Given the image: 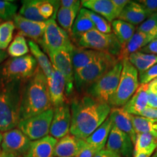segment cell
Segmentation results:
<instances>
[{"label": "cell", "instance_id": "cell-18", "mask_svg": "<svg viewBox=\"0 0 157 157\" xmlns=\"http://www.w3.org/2000/svg\"><path fill=\"white\" fill-rule=\"evenodd\" d=\"M85 143V140L78 139L68 134L57 143L54 157H76Z\"/></svg>", "mask_w": 157, "mask_h": 157}, {"label": "cell", "instance_id": "cell-49", "mask_svg": "<svg viewBox=\"0 0 157 157\" xmlns=\"http://www.w3.org/2000/svg\"><path fill=\"white\" fill-rule=\"evenodd\" d=\"M154 151H144V152H140L138 154L134 155V157H151V156L154 154Z\"/></svg>", "mask_w": 157, "mask_h": 157}, {"label": "cell", "instance_id": "cell-28", "mask_svg": "<svg viewBox=\"0 0 157 157\" xmlns=\"http://www.w3.org/2000/svg\"><path fill=\"white\" fill-rule=\"evenodd\" d=\"M29 46L31 54L36 59L41 70L42 71L43 73L46 76L47 78H49L52 76V71H53V67L51 64L50 59H49L48 56H46L44 51L41 50L39 45L37 44V43L34 42V41L29 40Z\"/></svg>", "mask_w": 157, "mask_h": 157}, {"label": "cell", "instance_id": "cell-33", "mask_svg": "<svg viewBox=\"0 0 157 157\" xmlns=\"http://www.w3.org/2000/svg\"><path fill=\"white\" fill-rule=\"evenodd\" d=\"M40 3L41 0L22 1V6L19 10V15L31 21H46L39 14V7Z\"/></svg>", "mask_w": 157, "mask_h": 157}, {"label": "cell", "instance_id": "cell-20", "mask_svg": "<svg viewBox=\"0 0 157 157\" xmlns=\"http://www.w3.org/2000/svg\"><path fill=\"white\" fill-rule=\"evenodd\" d=\"M81 3L84 8L101 15L109 23L118 19L119 16L111 0H84Z\"/></svg>", "mask_w": 157, "mask_h": 157}, {"label": "cell", "instance_id": "cell-27", "mask_svg": "<svg viewBox=\"0 0 157 157\" xmlns=\"http://www.w3.org/2000/svg\"><path fill=\"white\" fill-rule=\"evenodd\" d=\"M127 59L129 63L136 68L138 75L157 64V56L143 53L140 51L130 55Z\"/></svg>", "mask_w": 157, "mask_h": 157}, {"label": "cell", "instance_id": "cell-6", "mask_svg": "<svg viewBox=\"0 0 157 157\" xmlns=\"http://www.w3.org/2000/svg\"><path fill=\"white\" fill-rule=\"evenodd\" d=\"M74 44L78 48L108 52L117 58L121 51V45L113 33L103 34L96 29L78 36L74 41Z\"/></svg>", "mask_w": 157, "mask_h": 157}, {"label": "cell", "instance_id": "cell-5", "mask_svg": "<svg viewBox=\"0 0 157 157\" xmlns=\"http://www.w3.org/2000/svg\"><path fill=\"white\" fill-rule=\"evenodd\" d=\"M139 82L138 73L128 59L122 60V70L115 95L110 103L111 108L123 107L137 90Z\"/></svg>", "mask_w": 157, "mask_h": 157}, {"label": "cell", "instance_id": "cell-16", "mask_svg": "<svg viewBox=\"0 0 157 157\" xmlns=\"http://www.w3.org/2000/svg\"><path fill=\"white\" fill-rule=\"evenodd\" d=\"M47 79L52 107L56 108L67 103L66 79L64 76L58 70L53 68L52 76Z\"/></svg>", "mask_w": 157, "mask_h": 157}, {"label": "cell", "instance_id": "cell-51", "mask_svg": "<svg viewBox=\"0 0 157 157\" xmlns=\"http://www.w3.org/2000/svg\"><path fill=\"white\" fill-rule=\"evenodd\" d=\"M7 57H8V54H7V52H6L5 50H0V64H1L5 59H7Z\"/></svg>", "mask_w": 157, "mask_h": 157}, {"label": "cell", "instance_id": "cell-15", "mask_svg": "<svg viewBox=\"0 0 157 157\" xmlns=\"http://www.w3.org/2000/svg\"><path fill=\"white\" fill-rule=\"evenodd\" d=\"M15 29L18 34L31 39V41L39 43L46 29L48 21H34L26 19L20 15H15L13 19Z\"/></svg>", "mask_w": 157, "mask_h": 157}, {"label": "cell", "instance_id": "cell-44", "mask_svg": "<svg viewBox=\"0 0 157 157\" xmlns=\"http://www.w3.org/2000/svg\"><path fill=\"white\" fill-rule=\"evenodd\" d=\"M140 117L148 118V119H157V108L148 106L145 109V111L141 113Z\"/></svg>", "mask_w": 157, "mask_h": 157}, {"label": "cell", "instance_id": "cell-30", "mask_svg": "<svg viewBox=\"0 0 157 157\" xmlns=\"http://www.w3.org/2000/svg\"><path fill=\"white\" fill-rule=\"evenodd\" d=\"M132 120L136 134L149 133L157 137V119L132 115Z\"/></svg>", "mask_w": 157, "mask_h": 157}, {"label": "cell", "instance_id": "cell-9", "mask_svg": "<svg viewBox=\"0 0 157 157\" xmlns=\"http://www.w3.org/2000/svg\"><path fill=\"white\" fill-rule=\"evenodd\" d=\"M39 67L38 63L32 55L9 59L2 65L0 73L13 80L27 81L34 75Z\"/></svg>", "mask_w": 157, "mask_h": 157}, {"label": "cell", "instance_id": "cell-46", "mask_svg": "<svg viewBox=\"0 0 157 157\" xmlns=\"http://www.w3.org/2000/svg\"><path fill=\"white\" fill-rule=\"evenodd\" d=\"M113 5H114L116 10H117L118 13L119 15L121 14V11L123 10L126 6L129 3V0H111Z\"/></svg>", "mask_w": 157, "mask_h": 157}, {"label": "cell", "instance_id": "cell-39", "mask_svg": "<svg viewBox=\"0 0 157 157\" xmlns=\"http://www.w3.org/2000/svg\"><path fill=\"white\" fill-rule=\"evenodd\" d=\"M17 5L15 2L0 0V21H11L16 15Z\"/></svg>", "mask_w": 157, "mask_h": 157}, {"label": "cell", "instance_id": "cell-38", "mask_svg": "<svg viewBox=\"0 0 157 157\" xmlns=\"http://www.w3.org/2000/svg\"><path fill=\"white\" fill-rule=\"evenodd\" d=\"M59 5H60L59 1L41 0V3L39 7V14L45 21H48L52 17L56 18Z\"/></svg>", "mask_w": 157, "mask_h": 157}, {"label": "cell", "instance_id": "cell-35", "mask_svg": "<svg viewBox=\"0 0 157 157\" xmlns=\"http://www.w3.org/2000/svg\"><path fill=\"white\" fill-rule=\"evenodd\" d=\"M79 11L91 20V21L95 25L96 30L99 31L100 32L103 33V34H111V33H112L111 23H109V21L103 18V17H101V15L96 14L94 12L84 8V7L80 9Z\"/></svg>", "mask_w": 157, "mask_h": 157}, {"label": "cell", "instance_id": "cell-1", "mask_svg": "<svg viewBox=\"0 0 157 157\" xmlns=\"http://www.w3.org/2000/svg\"><path fill=\"white\" fill-rule=\"evenodd\" d=\"M70 134L86 140L109 117L111 108L87 93L78 94L71 101Z\"/></svg>", "mask_w": 157, "mask_h": 157}, {"label": "cell", "instance_id": "cell-43", "mask_svg": "<svg viewBox=\"0 0 157 157\" xmlns=\"http://www.w3.org/2000/svg\"><path fill=\"white\" fill-rule=\"evenodd\" d=\"M140 52H142L143 53L157 56V39H154L152 41H151L146 46L141 49Z\"/></svg>", "mask_w": 157, "mask_h": 157}, {"label": "cell", "instance_id": "cell-17", "mask_svg": "<svg viewBox=\"0 0 157 157\" xmlns=\"http://www.w3.org/2000/svg\"><path fill=\"white\" fill-rule=\"evenodd\" d=\"M108 52L74 47L71 53L74 72L85 68L107 56Z\"/></svg>", "mask_w": 157, "mask_h": 157}, {"label": "cell", "instance_id": "cell-21", "mask_svg": "<svg viewBox=\"0 0 157 157\" xmlns=\"http://www.w3.org/2000/svg\"><path fill=\"white\" fill-rule=\"evenodd\" d=\"M132 116L121 107L112 108L109 117L112 121L113 126L127 133L130 137L133 144H135L137 134L133 127Z\"/></svg>", "mask_w": 157, "mask_h": 157}, {"label": "cell", "instance_id": "cell-52", "mask_svg": "<svg viewBox=\"0 0 157 157\" xmlns=\"http://www.w3.org/2000/svg\"><path fill=\"white\" fill-rule=\"evenodd\" d=\"M2 132L0 131V151H1V148H2Z\"/></svg>", "mask_w": 157, "mask_h": 157}, {"label": "cell", "instance_id": "cell-8", "mask_svg": "<svg viewBox=\"0 0 157 157\" xmlns=\"http://www.w3.org/2000/svg\"><path fill=\"white\" fill-rule=\"evenodd\" d=\"M39 43L45 52L60 50L73 51L75 47L70 35L59 26L54 17L48 20L46 29Z\"/></svg>", "mask_w": 157, "mask_h": 157}, {"label": "cell", "instance_id": "cell-11", "mask_svg": "<svg viewBox=\"0 0 157 157\" xmlns=\"http://www.w3.org/2000/svg\"><path fill=\"white\" fill-rule=\"evenodd\" d=\"M52 67L58 70L66 79V93L69 97L74 93V72L72 64V51L66 50H54L47 52Z\"/></svg>", "mask_w": 157, "mask_h": 157}, {"label": "cell", "instance_id": "cell-7", "mask_svg": "<svg viewBox=\"0 0 157 157\" xmlns=\"http://www.w3.org/2000/svg\"><path fill=\"white\" fill-rule=\"evenodd\" d=\"M121 70L122 61H118L111 70L93 84L86 93L97 101L110 105V103L117 91Z\"/></svg>", "mask_w": 157, "mask_h": 157}, {"label": "cell", "instance_id": "cell-40", "mask_svg": "<svg viewBox=\"0 0 157 157\" xmlns=\"http://www.w3.org/2000/svg\"><path fill=\"white\" fill-rule=\"evenodd\" d=\"M139 82L140 84H149L157 78V64L153 66L151 68L138 75Z\"/></svg>", "mask_w": 157, "mask_h": 157}, {"label": "cell", "instance_id": "cell-22", "mask_svg": "<svg viewBox=\"0 0 157 157\" xmlns=\"http://www.w3.org/2000/svg\"><path fill=\"white\" fill-rule=\"evenodd\" d=\"M58 140L50 135L39 140L31 141L30 148L23 157H54Z\"/></svg>", "mask_w": 157, "mask_h": 157}, {"label": "cell", "instance_id": "cell-50", "mask_svg": "<svg viewBox=\"0 0 157 157\" xmlns=\"http://www.w3.org/2000/svg\"><path fill=\"white\" fill-rule=\"evenodd\" d=\"M148 88L153 90L157 95V78L148 84Z\"/></svg>", "mask_w": 157, "mask_h": 157}, {"label": "cell", "instance_id": "cell-34", "mask_svg": "<svg viewBox=\"0 0 157 157\" xmlns=\"http://www.w3.org/2000/svg\"><path fill=\"white\" fill-rule=\"evenodd\" d=\"M29 48L26 39L21 34H17L13 39L11 44L7 48V54L8 56L14 58H20L26 56L29 52Z\"/></svg>", "mask_w": 157, "mask_h": 157}, {"label": "cell", "instance_id": "cell-29", "mask_svg": "<svg viewBox=\"0 0 157 157\" xmlns=\"http://www.w3.org/2000/svg\"><path fill=\"white\" fill-rule=\"evenodd\" d=\"M80 6H76L73 8H59L57 13V19L58 22L61 28L66 31L68 34L71 35L73 24L77 15L79 13Z\"/></svg>", "mask_w": 157, "mask_h": 157}, {"label": "cell", "instance_id": "cell-12", "mask_svg": "<svg viewBox=\"0 0 157 157\" xmlns=\"http://www.w3.org/2000/svg\"><path fill=\"white\" fill-rule=\"evenodd\" d=\"M105 149L117 153L121 157H132L134 144L127 133L113 125L105 145Z\"/></svg>", "mask_w": 157, "mask_h": 157}, {"label": "cell", "instance_id": "cell-23", "mask_svg": "<svg viewBox=\"0 0 157 157\" xmlns=\"http://www.w3.org/2000/svg\"><path fill=\"white\" fill-rule=\"evenodd\" d=\"M150 16L151 15L142 5L137 2L130 1L121 11L118 19L135 26L141 24Z\"/></svg>", "mask_w": 157, "mask_h": 157}, {"label": "cell", "instance_id": "cell-31", "mask_svg": "<svg viewBox=\"0 0 157 157\" xmlns=\"http://www.w3.org/2000/svg\"><path fill=\"white\" fill-rule=\"evenodd\" d=\"M94 29H95V27L91 20L79 11L72 26L71 33L70 35L71 39L74 42L76 39L84 33Z\"/></svg>", "mask_w": 157, "mask_h": 157}, {"label": "cell", "instance_id": "cell-37", "mask_svg": "<svg viewBox=\"0 0 157 157\" xmlns=\"http://www.w3.org/2000/svg\"><path fill=\"white\" fill-rule=\"evenodd\" d=\"M136 31L148 35L154 39H157V13L151 15L136 27Z\"/></svg>", "mask_w": 157, "mask_h": 157}, {"label": "cell", "instance_id": "cell-10", "mask_svg": "<svg viewBox=\"0 0 157 157\" xmlns=\"http://www.w3.org/2000/svg\"><path fill=\"white\" fill-rule=\"evenodd\" d=\"M53 113L54 109L52 108L39 114L23 119L19 121L17 128L31 140L42 139L50 134Z\"/></svg>", "mask_w": 157, "mask_h": 157}, {"label": "cell", "instance_id": "cell-13", "mask_svg": "<svg viewBox=\"0 0 157 157\" xmlns=\"http://www.w3.org/2000/svg\"><path fill=\"white\" fill-rule=\"evenodd\" d=\"M31 140L18 128L2 133V148L3 151L24 156L30 148Z\"/></svg>", "mask_w": 157, "mask_h": 157}, {"label": "cell", "instance_id": "cell-19", "mask_svg": "<svg viewBox=\"0 0 157 157\" xmlns=\"http://www.w3.org/2000/svg\"><path fill=\"white\" fill-rule=\"evenodd\" d=\"M148 84H140L127 103L121 107L126 112L134 116H140L148 106Z\"/></svg>", "mask_w": 157, "mask_h": 157}, {"label": "cell", "instance_id": "cell-41", "mask_svg": "<svg viewBox=\"0 0 157 157\" xmlns=\"http://www.w3.org/2000/svg\"><path fill=\"white\" fill-rule=\"evenodd\" d=\"M137 2L143 6L150 15L157 13V0H140Z\"/></svg>", "mask_w": 157, "mask_h": 157}, {"label": "cell", "instance_id": "cell-54", "mask_svg": "<svg viewBox=\"0 0 157 157\" xmlns=\"http://www.w3.org/2000/svg\"><path fill=\"white\" fill-rule=\"evenodd\" d=\"M0 22H1V21H0Z\"/></svg>", "mask_w": 157, "mask_h": 157}, {"label": "cell", "instance_id": "cell-48", "mask_svg": "<svg viewBox=\"0 0 157 157\" xmlns=\"http://www.w3.org/2000/svg\"><path fill=\"white\" fill-rule=\"evenodd\" d=\"M0 157H23L21 155L15 154V153L13 152H8L2 150L0 151Z\"/></svg>", "mask_w": 157, "mask_h": 157}, {"label": "cell", "instance_id": "cell-53", "mask_svg": "<svg viewBox=\"0 0 157 157\" xmlns=\"http://www.w3.org/2000/svg\"><path fill=\"white\" fill-rule=\"evenodd\" d=\"M151 157H157V150L154 153V154H153Z\"/></svg>", "mask_w": 157, "mask_h": 157}, {"label": "cell", "instance_id": "cell-14", "mask_svg": "<svg viewBox=\"0 0 157 157\" xmlns=\"http://www.w3.org/2000/svg\"><path fill=\"white\" fill-rule=\"evenodd\" d=\"M71 113L68 103L54 108V113L51 123L50 135L54 138L61 139L69 134Z\"/></svg>", "mask_w": 157, "mask_h": 157}, {"label": "cell", "instance_id": "cell-24", "mask_svg": "<svg viewBox=\"0 0 157 157\" xmlns=\"http://www.w3.org/2000/svg\"><path fill=\"white\" fill-rule=\"evenodd\" d=\"M153 39H152L148 35L136 31L132 38L128 41V42L123 47H121V51L117 57V59L119 61H122L124 59H127L130 55L140 51Z\"/></svg>", "mask_w": 157, "mask_h": 157}, {"label": "cell", "instance_id": "cell-32", "mask_svg": "<svg viewBox=\"0 0 157 157\" xmlns=\"http://www.w3.org/2000/svg\"><path fill=\"white\" fill-rule=\"evenodd\" d=\"M157 148V137L149 133H138L134 144L133 156L140 152L155 151Z\"/></svg>", "mask_w": 157, "mask_h": 157}, {"label": "cell", "instance_id": "cell-3", "mask_svg": "<svg viewBox=\"0 0 157 157\" xmlns=\"http://www.w3.org/2000/svg\"><path fill=\"white\" fill-rule=\"evenodd\" d=\"M26 81L13 80L0 73V131L6 132L17 127L23 87Z\"/></svg>", "mask_w": 157, "mask_h": 157}, {"label": "cell", "instance_id": "cell-26", "mask_svg": "<svg viewBox=\"0 0 157 157\" xmlns=\"http://www.w3.org/2000/svg\"><path fill=\"white\" fill-rule=\"evenodd\" d=\"M111 29L121 48L128 42L136 31L135 25L119 19H116L111 22Z\"/></svg>", "mask_w": 157, "mask_h": 157}, {"label": "cell", "instance_id": "cell-47", "mask_svg": "<svg viewBox=\"0 0 157 157\" xmlns=\"http://www.w3.org/2000/svg\"><path fill=\"white\" fill-rule=\"evenodd\" d=\"M94 157H121L117 153L111 151L107 150V149H103L98 153H96Z\"/></svg>", "mask_w": 157, "mask_h": 157}, {"label": "cell", "instance_id": "cell-4", "mask_svg": "<svg viewBox=\"0 0 157 157\" xmlns=\"http://www.w3.org/2000/svg\"><path fill=\"white\" fill-rule=\"evenodd\" d=\"M117 58L108 54L85 68L74 72V87L78 94L85 93L87 90L98 79L112 68L117 62Z\"/></svg>", "mask_w": 157, "mask_h": 157}, {"label": "cell", "instance_id": "cell-2", "mask_svg": "<svg viewBox=\"0 0 157 157\" xmlns=\"http://www.w3.org/2000/svg\"><path fill=\"white\" fill-rule=\"evenodd\" d=\"M52 109L46 76L37 68L34 75L27 80L23 87L21 100V120ZM20 120V121H21Z\"/></svg>", "mask_w": 157, "mask_h": 157}, {"label": "cell", "instance_id": "cell-42", "mask_svg": "<svg viewBox=\"0 0 157 157\" xmlns=\"http://www.w3.org/2000/svg\"><path fill=\"white\" fill-rule=\"evenodd\" d=\"M96 153H98L97 151L90 146L85 140V143L76 157H94Z\"/></svg>", "mask_w": 157, "mask_h": 157}, {"label": "cell", "instance_id": "cell-45", "mask_svg": "<svg viewBox=\"0 0 157 157\" xmlns=\"http://www.w3.org/2000/svg\"><path fill=\"white\" fill-rule=\"evenodd\" d=\"M60 7H63V8H73L76 6L82 5L81 2L78 0H62L60 1Z\"/></svg>", "mask_w": 157, "mask_h": 157}, {"label": "cell", "instance_id": "cell-36", "mask_svg": "<svg viewBox=\"0 0 157 157\" xmlns=\"http://www.w3.org/2000/svg\"><path fill=\"white\" fill-rule=\"evenodd\" d=\"M15 29L14 23L12 21L0 23V50H5L8 48L13 39Z\"/></svg>", "mask_w": 157, "mask_h": 157}, {"label": "cell", "instance_id": "cell-25", "mask_svg": "<svg viewBox=\"0 0 157 157\" xmlns=\"http://www.w3.org/2000/svg\"><path fill=\"white\" fill-rule=\"evenodd\" d=\"M112 127V121L109 117H108L101 126L96 129L95 132L92 133L86 139V142L90 146L95 148L98 152L103 150V149H105Z\"/></svg>", "mask_w": 157, "mask_h": 157}]
</instances>
